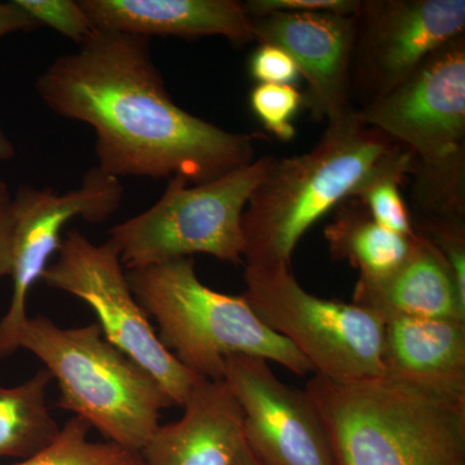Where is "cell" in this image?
<instances>
[{"mask_svg": "<svg viewBox=\"0 0 465 465\" xmlns=\"http://www.w3.org/2000/svg\"><path fill=\"white\" fill-rule=\"evenodd\" d=\"M12 193L5 180L0 179V280L9 277L14 242V217H12Z\"/></svg>", "mask_w": 465, "mask_h": 465, "instance_id": "4316f807", "label": "cell"}, {"mask_svg": "<svg viewBox=\"0 0 465 465\" xmlns=\"http://www.w3.org/2000/svg\"><path fill=\"white\" fill-rule=\"evenodd\" d=\"M14 3L38 27H50L78 45L96 33V27L74 0H14Z\"/></svg>", "mask_w": 465, "mask_h": 465, "instance_id": "cb8c5ba5", "label": "cell"}, {"mask_svg": "<svg viewBox=\"0 0 465 465\" xmlns=\"http://www.w3.org/2000/svg\"><path fill=\"white\" fill-rule=\"evenodd\" d=\"M238 465H260L259 461L256 460L255 457L251 454L250 450L244 449L243 454H242L240 464Z\"/></svg>", "mask_w": 465, "mask_h": 465, "instance_id": "f546056e", "label": "cell"}, {"mask_svg": "<svg viewBox=\"0 0 465 465\" xmlns=\"http://www.w3.org/2000/svg\"><path fill=\"white\" fill-rule=\"evenodd\" d=\"M385 375L465 397V321L393 318L384 327Z\"/></svg>", "mask_w": 465, "mask_h": 465, "instance_id": "e0dca14e", "label": "cell"}, {"mask_svg": "<svg viewBox=\"0 0 465 465\" xmlns=\"http://www.w3.org/2000/svg\"><path fill=\"white\" fill-rule=\"evenodd\" d=\"M335 465H465V397L390 375L305 387Z\"/></svg>", "mask_w": 465, "mask_h": 465, "instance_id": "3957f363", "label": "cell"}, {"mask_svg": "<svg viewBox=\"0 0 465 465\" xmlns=\"http://www.w3.org/2000/svg\"><path fill=\"white\" fill-rule=\"evenodd\" d=\"M101 32L198 39L224 36L232 45L255 41L252 23L238 0H78Z\"/></svg>", "mask_w": 465, "mask_h": 465, "instance_id": "9a60e30c", "label": "cell"}, {"mask_svg": "<svg viewBox=\"0 0 465 465\" xmlns=\"http://www.w3.org/2000/svg\"><path fill=\"white\" fill-rule=\"evenodd\" d=\"M250 18L255 41L282 48L298 66L313 118L332 124L356 114L351 88L354 15L274 12Z\"/></svg>", "mask_w": 465, "mask_h": 465, "instance_id": "4fadbf2b", "label": "cell"}, {"mask_svg": "<svg viewBox=\"0 0 465 465\" xmlns=\"http://www.w3.org/2000/svg\"><path fill=\"white\" fill-rule=\"evenodd\" d=\"M92 309L105 336L158 381L173 405L183 406L200 376L193 374L162 341L128 283L112 242L94 243L79 229L67 232L57 258L42 277Z\"/></svg>", "mask_w": 465, "mask_h": 465, "instance_id": "ba28073f", "label": "cell"}, {"mask_svg": "<svg viewBox=\"0 0 465 465\" xmlns=\"http://www.w3.org/2000/svg\"><path fill=\"white\" fill-rule=\"evenodd\" d=\"M250 74L259 84H292L300 73L292 58L277 45L262 43L250 60Z\"/></svg>", "mask_w": 465, "mask_h": 465, "instance_id": "484cf974", "label": "cell"}, {"mask_svg": "<svg viewBox=\"0 0 465 465\" xmlns=\"http://www.w3.org/2000/svg\"><path fill=\"white\" fill-rule=\"evenodd\" d=\"M52 381L43 367L15 387L0 385V459L24 460L56 439L61 427L48 405Z\"/></svg>", "mask_w": 465, "mask_h": 465, "instance_id": "d6986e66", "label": "cell"}, {"mask_svg": "<svg viewBox=\"0 0 465 465\" xmlns=\"http://www.w3.org/2000/svg\"><path fill=\"white\" fill-rule=\"evenodd\" d=\"M34 29H38V25L15 5L14 0L0 3V39L9 34L32 32Z\"/></svg>", "mask_w": 465, "mask_h": 465, "instance_id": "83f0119b", "label": "cell"}, {"mask_svg": "<svg viewBox=\"0 0 465 465\" xmlns=\"http://www.w3.org/2000/svg\"><path fill=\"white\" fill-rule=\"evenodd\" d=\"M274 159H255L197 185H189L182 176L168 179L163 194L152 207L109 231L108 240L118 250L125 271L198 253L243 264L242 217Z\"/></svg>", "mask_w": 465, "mask_h": 465, "instance_id": "8992f818", "label": "cell"}, {"mask_svg": "<svg viewBox=\"0 0 465 465\" xmlns=\"http://www.w3.org/2000/svg\"><path fill=\"white\" fill-rule=\"evenodd\" d=\"M223 381L241 407L244 440L260 465H335L307 391L280 381L268 361L226 358Z\"/></svg>", "mask_w": 465, "mask_h": 465, "instance_id": "7c38bea8", "label": "cell"}, {"mask_svg": "<svg viewBox=\"0 0 465 465\" xmlns=\"http://www.w3.org/2000/svg\"><path fill=\"white\" fill-rule=\"evenodd\" d=\"M415 168L405 166L385 171L367 183L354 197L379 225L402 237L416 235L411 213L401 193V185L407 174H412Z\"/></svg>", "mask_w": 465, "mask_h": 465, "instance_id": "7402d4cb", "label": "cell"}, {"mask_svg": "<svg viewBox=\"0 0 465 465\" xmlns=\"http://www.w3.org/2000/svg\"><path fill=\"white\" fill-rule=\"evenodd\" d=\"M15 155H16V149H15L14 143L0 127V162L12 161Z\"/></svg>", "mask_w": 465, "mask_h": 465, "instance_id": "f1b7e54d", "label": "cell"}, {"mask_svg": "<svg viewBox=\"0 0 465 465\" xmlns=\"http://www.w3.org/2000/svg\"><path fill=\"white\" fill-rule=\"evenodd\" d=\"M91 430L87 421L74 416L51 445L14 465H145L140 452L108 440L94 442Z\"/></svg>", "mask_w": 465, "mask_h": 465, "instance_id": "44dd1931", "label": "cell"}, {"mask_svg": "<svg viewBox=\"0 0 465 465\" xmlns=\"http://www.w3.org/2000/svg\"><path fill=\"white\" fill-rule=\"evenodd\" d=\"M242 295L260 320L333 381L385 375L384 318L369 309L318 298L287 269H244Z\"/></svg>", "mask_w": 465, "mask_h": 465, "instance_id": "52a82bcc", "label": "cell"}, {"mask_svg": "<svg viewBox=\"0 0 465 465\" xmlns=\"http://www.w3.org/2000/svg\"><path fill=\"white\" fill-rule=\"evenodd\" d=\"M460 35L464 0H361L351 58L354 108L390 92L424 58Z\"/></svg>", "mask_w": 465, "mask_h": 465, "instance_id": "8fae6325", "label": "cell"}, {"mask_svg": "<svg viewBox=\"0 0 465 465\" xmlns=\"http://www.w3.org/2000/svg\"><path fill=\"white\" fill-rule=\"evenodd\" d=\"M412 176V223L465 220V155L433 166L418 163Z\"/></svg>", "mask_w": 465, "mask_h": 465, "instance_id": "ffe728a7", "label": "cell"}, {"mask_svg": "<svg viewBox=\"0 0 465 465\" xmlns=\"http://www.w3.org/2000/svg\"><path fill=\"white\" fill-rule=\"evenodd\" d=\"M302 104L304 96L292 84H258L250 94L253 114L268 133L284 143L296 136L292 121Z\"/></svg>", "mask_w": 465, "mask_h": 465, "instance_id": "603a6c76", "label": "cell"}, {"mask_svg": "<svg viewBox=\"0 0 465 465\" xmlns=\"http://www.w3.org/2000/svg\"><path fill=\"white\" fill-rule=\"evenodd\" d=\"M16 349L42 361L57 381V405L84 419L108 442L142 451L173 406L158 381L106 341L96 322L63 327L51 318H27Z\"/></svg>", "mask_w": 465, "mask_h": 465, "instance_id": "5b68a950", "label": "cell"}, {"mask_svg": "<svg viewBox=\"0 0 465 465\" xmlns=\"http://www.w3.org/2000/svg\"><path fill=\"white\" fill-rule=\"evenodd\" d=\"M356 113L367 127L411 150L423 166L465 155V35L434 51Z\"/></svg>", "mask_w": 465, "mask_h": 465, "instance_id": "30bf717a", "label": "cell"}, {"mask_svg": "<svg viewBox=\"0 0 465 465\" xmlns=\"http://www.w3.org/2000/svg\"><path fill=\"white\" fill-rule=\"evenodd\" d=\"M182 407V418L159 425L143 446V464H240L246 449L243 414L224 381L201 378Z\"/></svg>", "mask_w": 465, "mask_h": 465, "instance_id": "5bb4252c", "label": "cell"}, {"mask_svg": "<svg viewBox=\"0 0 465 465\" xmlns=\"http://www.w3.org/2000/svg\"><path fill=\"white\" fill-rule=\"evenodd\" d=\"M353 304L384 318H452L465 321V300L439 249L418 232L414 250L391 274L358 278Z\"/></svg>", "mask_w": 465, "mask_h": 465, "instance_id": "2e32d148", "label": "cell"}, {"mask_svg": "<svg viewBox=\"0 0 465 465\" xmlns=\"http://www.w3.org/2000/svg\"><path fill=\"white\" fill-rule=\"evenodd\" d=\"M361 0H249L243 2L250 17L284 12V14H335L353 16Z\"/></svg>", "mask_w": 465, "mask_h": 465, "instance_id": "d4e9b609", "label": "cell"}, {"mask_svg": "<svg viewBox=\"0 0 465 465\" xmlns=\"http://www.w3.org/2000/svg\"><path fill=\"white\" fill-rule=\"evenodd\" d=\"M414 153L351 118L327 124L304 154L274 159L242 217L244 269H287L300 240L375 176L416 166Z\"/></svg>", "mask_w": 465, "mask_h": 465, "instance_id": "7a4b0ae2", "label": "cell"}, {"mask_svg": "<svg viewBox=\"0 0 465 465\" xmlns=\"http://www.w3.org/2000/svg\"><path fill=\"white\" fill-rule=\"evenodd\" d=\"M35 90L54 114L90 125L97 167L119 180L182 176L197 185L255 161V137L174 103L143 36L96 30L56 58Z\"/></svg>", "mask_w": 465, "mask_h": 465, "instance_id": "6da1fadb", "label": "cell"}, {"mask_svg": "<svg viewBox=\"0 0 465 465\" xmlns=\"http://www.w3.org/2000/svg\"><path fill=\"white\" fill-rule=\"evenodd\" d=\"M324 238L335 260L348 262L360 271V278L379 280L391 274L414 250L415 237H402L382 228L356 198L335 208Z\"/></svg>", "mask_w": 465, "mask_h": 465, "instance_id": "ac0fdd59", "label": "cell"}, {"mask_svg": "<svg viewBox=\"0 0 465 465\" xmlns=\"http://www.w3.org/2000/svg\"><path fill=\"white\" fill-rule=\"evenodd\" d=\"M137 302L158 326V338L183 367L200 378L223 381L226 358L252 356L296 375L313 367L266 326L243 295L201 282L193 258L125 271Z\"/></svg>", "mask_w": 465, "mask_h": 465, "instance_id": "277c9868", "label": "cell"}, {"mask_svg": "<svg viewBox=\"0 0 465 465\" xmlns=\"http://www.w3.org/2000/svg\"><path fill=\"white\" fill-rule=\"evenodd\" d=\"M124 193L121 180L94 166L72 191L24 185L12 195V296L0 318V361L17 351V333L29 318L30 291L42 281L52 256L57 255L67 223L75 217L90 224L108 222L121 207Z\"/></svg>", "mask_w": 465, "mask_h": 465, "instance_id": "9c48e42d", "label": "cell"}]
</instances>
